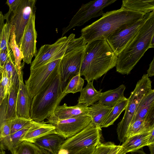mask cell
<instances>
[{
	"label": "cell",
	"instance_id": "6da1fadb",
	"mask_svg": "<svg viewBox=\"0 0 154 154\" xmlns=\"http://www.w3.org/2000/svg\"><path fill=\"white\" fill-rule=\"evenodd\" d=\"M117 55L106 39L88 43L85 48L79 75L87 82L97 80L116 66Z\"/></svg>",
	"mask_w": 154,
	"mask_h": 154
},
{
	"label": "cell",
	"instance_id": "7a4b0ae2",
	"mask_svg": "<svg viewBox=\"0 0 154 154\" xmlns=\"http://www.w3.org/2000/svg\"><path fill=\"white\" fill-rule=\"evenodd\" d=\"M145 14L121 7L104 13L97 20L81 30V36L87 43L106 39L117 30L125 27L143 18Z\"/></svg>",
	"mask_w": 154,
	"mask_h": 154
},
{
	"label": "cell",
	"instance_id": "3957f363",
	"mask_svg": "<svg viewBox=\"0 0 154 154\" xmlns=\"http://www.w3.org/2000/svg\"><path fill=\"white\" fill-rule=\"evenodd\" d=\"M154 37V11L150 13L145 22L136 35L117 56L116 71L128 75L145 52L150 48Z\"/></svg>",
	"mask_w": 154,
	"mask_h": 154
},
{
	"label": "cell",
	"instance_id": "277c9868",
	"mask_svg": "<svg viewBox=\"0 0 154 154\" xmlns=\"http://www.w3.org/2000/svg\"><path fill=\"white\" fill-rule=\"evenodd\" d=\"M62 93L58 70L47 86L32 99L30 107V119L40 122L52 115L62 99Z\"/></svg>",
	"mask_w": 154,
	"mask_h": 154
},
{
	"label": "cell",
	"instance_id": "5b68a950",
	"mask_svg": "<svg viewBox=\"0 0 154 154\" xmlns=\"http://www.w3.org/2000/svg\"><path fill=\"white\" fill-rule=\"evenodd\" d=\"M87 43L81 36L73 38L58 64L62 91L74 76L79 75Z\"/></svg>",
	"mask_w": 154,
	"mask_h": 154
},
{
	"label": "cell",
	"instance_id": "8992f818",
	"mask_svg": "<svg viewBox=\"0 0 154 154\" xmlns=\"http://www.w3.org/2000/svg\"><path fill=\"white\" fill-rule=\"evenodd\" d=\"M152 89L151 80L146 74H144L131 92L123 117L118 124L116 131L121 143H123L126 139L127 130L141 100Z\"/></svg>",
	"mask_w": 154,
	"mask_h": 154
},
{
	"label": "cell",
	"instance_id": "52a82bcc",
	"mask_svg": "<svg viewBox=\"0 0 154 154\" xmlns=\"http://www.w3.org/2000/svg\"><path fill=\"white\" fill-rule=\"evenodd\" d=\"M60 59L30 69L29 77L25 81V85L32 99L47 86L57 72Z\"/></svg>",
	"mask_w": 154,
	"mask_h": 154
},
{
	"label": "cell",
	"instance_id": "ba28073f",
	"mask_svg": "<svg viewBox=\"0 0 154 154\" xmlns=\"http://www.w3.org/2000/svg\"><path fill=\"white\" fill-rule=\"evenodd\" d=\"M101 131V128L91 121L88 126L79 132L65 139L60 149H65L69 153H72L96 146L100 142Z\"/></svg>",
	"mask_w": 154,
	"mask_h": 154
},
{
	"label": "cell",
	"instance_id": "9c48e42d",
	"mask_svg": "<svg viewBox=\"0 0 154 154\" xmlns=\"http://www.w3.org/2000/svg\"><path fill=\"white\" fill-rule=\"evenodd\" d=\"M116 0H97L83 4L73 16L68 25L63 29L62 37L76 26L83 25L91 19L102 15L103 9L111 5Z\"/></svg>",
	"mask_w": 154,
	"mask_h": 154
},
{
	"label": "cell",
	"instance_id": "30bf717a",
	"mask_svg": "<svg viewBox=\"0 0 154 154\" xmlns=\"http://www.w3.org/2000/svg\"><path fill=\"white\" fill-rule=\"evenodd\" d=\"M75 37V35L72 33L68 37H62L53 44H46L42 46L31 63L30 69L61 59L64 54L69 43Z\"/></svg>",
	"mask_w": 154,
	"mask_h": 154
},
{
	"label": "cell",
	"instance_id": "8fae6325",
	"mask_svg": "<svg viewBox=\"0 0 154 154\" xmlns=\"http://www.w3.org/2000/svg\"><path fill=\"white\" fill-rule=\"evenodd\" d=\"M36 0H21L15 10L5 17L6 22L14 27L15 39L19 46L25 27L31 14L36 11Z\"/></svg>",
	"mask_w": 154,
	"mask_h": 154
},
{
	"label": "cell",
	"instance_id": "7c38bea8",
	"mask_svg": "<svg viewBox=\"0 0 154 154\" xmlns=\"http://www.w3.org/2000/svg\"><path fill=\"white\" fill-rule=\"evenodd\" d=\"M47 123L55 127L56 133L66 139L82 130L90 123L91 118L89 115L59 120L51 116L47 119Z\"/></svg>",
	"mask_w": 154,
	"mask_h": 154
},
{
	"label": "cell",
	"instance_id": "4fadbf2b",
	"mask_svg": "<svg viewBox=\"0 0 154 154\" xmlns=\"http://www.w3.org/2000/svg\"><path fill=\"white\" fill-rule=\"evenodd\" d=\"M150 13L145 14L143 18L128 26L116 30L106 38L117 56L136 35L148 18Z\"/></svg>",
	"mask_w": 154,
	"mask_h": 154
},
{
	"label": "cell",
	"instance_id": "5bb4252c",
	"mask_svg": "<svg viewBox=\"0 0 154 154\" xmlns=\"http://www.w3.org/2000/svg\"><path fill=\"white\" fill-rule=\"evenodd\" d=\"M35 12L30 16L26 26L21 40L19 48L23 55V63H31L32 58L37 53L36 47L37 33L35 27Z\"/></svg>",
	"mask_w": 154,
	"mask_h": 154
},
{
	"label": "cell",
	"instance_id": "9a60e30c",
	"mask_svg": "<svg viewBox=\"0 0 154 154\" xmlns=\"http://www.w3.org/2000/svg\"><path fill=\"white\" fill-rule=\"evenodd\" d=\"M19 76L16 105L17 117L30 118V110L32 99L30 97L23 79V72Z\"/></svg>",
	"mask_w": 154,
	"mask_h": 154
},
{
	"label": "cell",
	"instance_id": "2e32d148",
	"mask_svg": "<svg viewBox=\"0 0 154 154\" xmlns=\"http://www.w3.org/2000/svg\"><path fill=\"white\" fill-rule=\"evenodd\" d=\"M89 114V106L82 104L74 106H68L66 103L57 106L52 117L57 119L62 120L88 115Z\"/></svg>",
	"mask_w": 154,
	"mask_h": 154
},
{
	"label": "cell",
	"instance_id": "e0dca14e",
	"mask_svg": "<svg viewBox=\"0 0 154 154\" xmlns=\"http://www.w3.org/2000/svg\"><path fill=\"white\" fill-rule=\"evenodd\" d=\"M55 127L44 121L37 122L34 121L32 126L22 139V141H26L32 143L36 139L46 135L56 134Z\"/></svg>",
	"mask_w": 154,
	"mask_h": 154
},
{
	"label": "cell",
	"instance_id": "ac0fdd59",
	"mask_svg": "<svg viewBox=\"0 0 154 154\" xmlns=\"http://www.w3.org/2000/svg\"><path fill=\"white\" fill-rule=\"evenodd\" d=\"M65 140L57 134H50L36 139L33 143L39 148L46 149L52 154H57Z\"/></svg>",
	"mask_w": 154,
	"mask_h": 154
},
{
	"label": "cell",
	"instance_id": "d6986e66",
	"mask_svg": "<svg viewBox=\"0 0 154 154\" xmlns=\"http://www.w3.org/2000/svg\"><path fill=\"white\" fill-rule=\"evenodd\" d=\"M152 115H154V90L152 89L141 100L131 124L137 119Z\"/></svg>",
	"mask_w": 154,
	"mask_h": 154
},
{
	"label": "cell",
	"instance_id": "ffe728a7",
	"mask_svg": "<svg viewBox=\"0 0 154 154\" xmlns=\"http://www.w3.org/2000/svg\"><path fill=\"white\" fill-rule=\"evenodd\" d=\"M149 137L150 131L127 138L121 146L126 153L131 152L148 146Z\"/></svg>",
	"mask_w": 154,
	"mask_h": 154
},
{
	"label": "cell",
	"instance_id": "44dd1931",
	"mask_svg": "<svg viewBox=\"0 0 154 154\" xmlns=\"http://www.w3.org/2000/svg\"><path fill=\"white\" fill-rule=\"evenodd\" d=\"M93 81L88 82L86 86L80 92L78 104L91 106L98 101L102 94V90L97 91L93 85Z\"/></svg>",
	"mask_w": 154,
	"mask_h": 154
},
{
	"label": "cell",
	"instance_id": "7402d4cb",
	"mask_svg": "<svg viewBox=\"0 0 154 154\" xmlns=\"http://www.w3.org/2000/svg\"><path fill=\"white\" fill-rule=\"evenodd\" d=\"M125 88V86L122 84L116 88L103 92L98 103L113 107L125 97L124 94Z\"/></svg>",
	"mask_w": 154,
	"mask_h": 154
},
{
	"label": "cell",
	"instance_id": "603a6c76",
	"mask_svg": "<svg viewBox=\"0 0 154 154\" xmlns=\"http://www.w3.org/2000/svg\"><path fill=\"white\" fill-rule=\"evenodd\" d=\"M112 108L98 103L89 106V114L91 117V121L101 128Z\"/></svg>",
	"mask_w": 154,
	"mask_h": 154
},
{
	"label": "cell",
	"instance_id": "cb8c5ba5",
	"mask_svg": "<svg viewBox=\"0 0 154 154\" xmlns=\"http://www.w3.org/2000/svg\"><path fill=\"white\" fill-rule=\"evenodd\" d=\"M154 125V115L135 121L128 127L126 138L135 135L149 131L151 126Z\"/></svg>",
	"mask_w": 154,
	"mask_h": 154
},
{
	"label": "cell",
	"instance_id": "d4e9b609",
	"mask_svg": "<svg viewBox=\"0 0 154 154\" xmlns=\"http://www.w3.org/2000/svg\"><path fill=\"white\" fill-rule=\"evenodd\" d=\"M146 14L154 11V1L149 0H124L122 7Z\"/></svg>",
	"mask_w": 154,
	"mask_h": 154
},
{
	"label": "cell",
	"instance_id": "484cf974",
	"mask_svg": "<svg viewBox=\"0 0 154 154\" xmlns=\"http://www.w3.org/2000/svg\"><path fill=\"white\" fill-rule=\"evenodd\" d=\"M10 33L9 45L12 51L14 58L15 65L17 70L18 75H19L23 72L22 69L23 65L21 64V61L23 59V55L19 46L17 44L14 27L13 26H11Z\"/></svg>",
	"mask_w": 154,
	"mask_h": 154
},
{
	"label": "cell",
	"instance_id": "4316f807",
	"mask_svg": "<svg viewBox=\"0 0 154 154\" xmlns=\"http://www.w3.org/2000/svg\"><path fill=\"white\" fill-rule=\"evenodd\" d=\"M128 101L125 97L120 101L113 107L101 128H106L113 125L121 113L125 110Z\"/></svg>",
	"mask_w": 154,
	"mask_h": 154
},
{
	"label": "cell",
	"instance_id": "83f0119b",
	"mask_svg": "<svg viewBox=\"0 0 154 154\" xmlns=\"http://www.w3.org/2000/svg\"><path fill=\"white\" fill-rule=\"evenodd\" d=\"M0 146L4 149H7L13 154L11 133L10 120L3 123L0 128Z\"/></svg>",
	"mask_w": 154,
	"mask_h": 154
},
{
	"label": "cell",
	"instance_id": "f1b7e54d",
	"mask_svg": "<svg viewBox=\"0 0 154 154\" xmlns=\"http://www.w3.org/2000/svg\"><path fill=\"white\" fill-rule=\"evenodd\" d=\"M18 86L12 85L8 94L7 115L8 119L11 120L17 117L16 105Z\"/></svg>",
	"mask_w": 154,
	"mask_h": 154
},
{
	"label": "cell",
	"instance_id": "f546056e",
	"mask_svg": "<svg viewBox=\"0 0 154 154\" xmlns=\"http://www.w3.org/2000/svg\"><path fill=\"white\" fill-rule=\"evenodd\" d=\"M2 69L6 73L10 80L11 86L13 84L19 85V76L16 67L13 54H12L5 63Z\"/></svg>",
	"mask_w": 154,
	"mask_h": 154
},
{
	"label": "cell",
	"instance_id": "4dcf8cb0",
	"mask_svg": "<svg viewBox=\"0 0 154 154\" xmlns=\"http://www.w3.org/2000/svg\"><path fill=\"white\" fill-rule=\"evenodd\" d=\"M84 83V79L79 75L72 77L62 91V99H63L69 93L75 94L80 92L83 89Z\"/></svg>",
	"mask_w": 154,
	"mask_h": 154
},
{
	"label": "cell",
	"instance_id": "1f68e13d",
	"mask_svg": "<svg viewBox=\"0 0 154 154\" xmlns=\"http://www.w3.org/2000/svg\"><path fill=\"white\" fill-rule=\"evenodd\" d=\"M39 150L34 143L23 141L13 148V154H38Z\"/></svg>",
	"mask_w": 154,
	"mask_h": 154
},
{
	"label": "cell",
	"instance_id": "d6a6232c",
	"mask_svg": "<svg viewBox=\"0 0 154 154\" xmlns=\"http://www.w3.org/2000/svg\"><path fill=\"white\" fill-rule=\"evenodd\" d=\"M11 25L6 22L3 27L0 35V50L11 49L9 46Z\"/></svg>",
	"mask_w": 154,
	"mask_h": 154
},
{
	"label": "cell",
	"instance_id": "836d02e7",
	"mask_svg": "<svg viewBox=\"0 0 154 154\" xmlns=\"http://www.w3.org/2000/svg\"><path fill=\"white\" fill-rule=\"evenodd\" d=\"M30 118L17 117L10 120L11 134L31 125L33 122Z\"/></svg>",
	"mask_w": 154,
	"mask_h": 154
},
{
	"label": "cell",
	"instance_id": "e575fe53",
	"mask_svg": "<svg viewBox=\"0 0 154 154\" xmlns=\"http://www.w3.org/2000/svg\"><path fill=\"white\" fill-rule=\"evenodd\" d=\"M30 125L22 129L11 134L12 143L13 148L22 142V139L33 123Z\"/></svg>",
	"mask_w": 154,
	"mask_h": 154
},
{
	"label": "cell",
	"instance_id": "d590c367",
	"mask_svg": "<svg viewBox=\"0 0 154 154\" xmlns=\"http://www.w3.org/2000/svg\"><path fill=\"white\" fill-rule=\"evenodd\" d=\"M115 145L111 142L104 143L100 142L95 146L93 154H108Z\"/></svg>",
	"mask_w": 154,
	"mask_h": 154
},
{
	"label": "cell",
	"instance_id": "8d00e7d4",
	"mask_svg": "<svg viewBox=\"0 0 154 154\" xmlns=\"http://www.w3.org/2000/svg\"><path fill=\"white\" fill-rule=\"evenodd\" d=\"M0 70L2 74L1 84L3 88V97L5 99L8 95L11 85V82L5 71L2 69Z\"/></svg>",
	"mask_w": 154,
	"mask_h": 154
},
{
	"label": "cell",
	"instance_id": "74e56055",
	"mask_svg": "<svg viewBox=\"0 0 154 154\" xmlns=\"http://www.w3.org/2000/svg\"><path fill=\"white\" fill-rule=\"evenodd\" d=\"M8 95L4 100L0 109V128L5 122L9 120L7 115Z\"/></svg>",
	"mask_w": 154,
	"mask_h": 154
},
{
	"label": "cell",
	"instance_id": "f35d334b",
	"mask_svg": "<svg viewBox=\"0 0 154 154\" xmlns=\"http://www.w3.org/2000/svg\"><path fill=\"white\" fill-rule=\"evenodd\" d=\"M13 54L11 49L0 50V69L3 67L7 60Z\"/></svg>",
	"mask_w": 154,
	"mask_h": 154
},
{
	"label": "cell",
	"instance_id": "ab89813d",
	"mask_svg": "<svg viewBox=\"0 0 154 154\" xmlns=\"http://www.w3.org/2000/svg\"><path fill=\"white\" fill-rule=\"evenodd\" d=\"M21 2V0H8L7 1L6 3L9 7V10L8 12L4 15V16H8L13 12L20 3Z\"/></svg>",
	"mask_w": 154,
	"mask_h": 154
},
{
	"label": "cell",
	"instance_id": "60d3db41",
	"mask_svg": "<svg viewBox=\"0 0 154 154\" xmlns=\"http://www.w3.org/2000/svg\"><path fill=\"white\" fill-rule=\"evenodd\" d=\"M126 153L121 145H115L108 154H126Z\"/></svg>",
	"mask_w": 154,
	"mask_h": 154
},
{
	"label": "cell",
	"instance_id": "b9f144b4",
	"mask_svg": "<svg viewBox=\"0 0 154 154\" xmlns=\"http://www.w3.org/2000/svg\"><path fill=\"white\" fill-rule=\"evenodd\" d=\"M95 146H93L86 148L77 152L69 153V154H93Z\"/></svg>",
	"mask_w": 154,
	"mask_h": 154
},
{
	"label": "cell",
	"instance_id": "7bdbcfd3",
	"mask_svg": "<svg viewBox=\"0 0 154 154\" xmlns=\"http://www.w3.org/2000/svg\"><path fill=\"white\" fill-rule=\"evenodd\" d=\"M146 75L148 77H151L154 75V58L149 64V67L147 71Z\"/></svg>",
	"mask_w": 154,
	"mask_h": 154
},
{
	"label": "cell",
	"instance_id": "ee69618b",
	"mask_svg": "<svg viewBox=\"0 0 154 154\" xmlns=\"http://www.w3.org/2000/svg\"><path fill=\"white\" fill-rule=\"evenodd\" d=\"M153 144H154V125L151 126L150 130V137L148 146Z\"/></svg>",
	"mask_w": 154,
	"mask_h": 154
},
{
	"label": "cell",
	"instance_id": "f6af8a7d",
	"mask_svg": "<svg viewBox=\"0 0 154 154\" xmlns=\"http://www.w3.org/2000/svg\"><path fill=\"white\" fill-rule=\"evenodd\" d=\"M5 18L4 15L3 14L2 12L0 11V35L5 24Z\"/></svg>",
	"mask_w": 154,
	"mask_h": 154
},
{
	"label": "cell",
	"instance_id": "bcb514c9",
	"mask_svg": "<svg viewBox=\"0 0 154 154\" xmlns=\"http://www.w3.org/2000/svg\"><path fill=\"white\" fill-rule=\"evenodd\" d=\"M1 82L0 83V109L4 99L3 97V88Z\"/></svg>",
	"mask_w": 154,
	"mask_h": 154
},
{
	"label": "cell",
	"instance_id": "7dc6e473",
	"mask_svg": "<svg viewBox=\"0 0 154 154\" xmlns=\"http://www.w3.org/2000/svg\"><path fill=\"white\" fill-rule=\"evenodd\" d=\"M131 152V154H147L144 152L143 149H139Z\"/></svg>",
	"mask_w": 154,
	"mask_h": 154
},
{
	"label": "cell",
	"instance_id": "c3c4849f",
	"mask_svg": "<svg viewBox=\"0 0 154 154\" xmlns=\"http://www.w3.org/2000/svg\"><path fill=\"white\" fill-rule=\"evenodd\" d=\"M38 154H52L48 150L43 149L40 148Z\"/></svg>",
	"mask_w": 154,
	"mask_h": 154
},
{
	"label": "cell",
	"instance_id": "681fc988",
	"mask_svg": "<svg viewBox=\"0 0 154 154\" xmlns=\"http://www.w3.org/2000/svg\"><path fill=\"white\" fill-rule=\"evenodd\" d=\"M150 153V154H154V144L148 146Z\"/></svg>",
	"mask_w": 154,
	"mask_h": 154
},
{
	"label": "cell",
	"instance_id": "f907efd6",
	"mask_svg": "<svg viewBox=\"0 0 154 154\" xmlns=\"http://www.w3.org/2000/svg\"><path fill=\"white\" fill-rule=\"evenodd\" d=\"M57 154H69V152L66 150L61 149H60Z\"/></svg>",
	"mask_w": 154,
	"mask_h": 154
},
{
	"label": "cell",
	"instance_id": "816d5d0a",
	"mask_svg": "<svg viewBox=\"0 0 154 154\" xmlns=\"http://www.w3.org/2000/svg\"><path fill=\"white\" fill-rule=\"evenodd\" d=\"M1 79H2V74L1 71L0 70V83L1 82Z\"/></svg>",
	"mask_w": 154,
	"mask_h": 154
},
{
	"label": "cell",
	"instance_id": "f5cc1de1",
	"mask_svg": "<svg viewBox=\"0 0 154 154\" xmlns=\"http://www.w3.org/2000/svg\"></svg>",
	"mask_w": 154,
	"mask_h": 154
},
{
	"label": "cell",
	"instance_id": "db71d44e",
	"mask_svg": "<svg viewBox=\"0 0 154 154\" xmlns=\"http://www.w3.org/2000/svg\"></svg>",
	"mask_w": 154,
	"mask_h": 154
}]
</instances>
